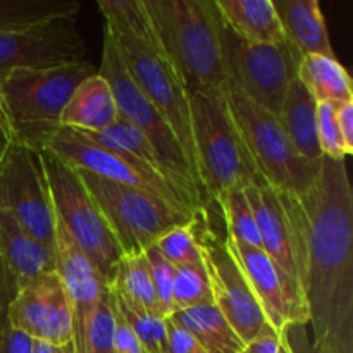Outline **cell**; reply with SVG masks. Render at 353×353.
Masks as SVG:
<instances>
[{
  "label": "cell",
  "instance_id": "12",
  "mask_svg": "<svg viewBox=\"0 0 353 353\" xmlns=\"http://www.w3.org/2000/svg\"><path fill=\"white\" fill-rule=\"evenodd\" d=\"M48 150L74 169H83L109 181L140 190L171 212L192 219L188 207L164 174L126 152L100 147L68 128H62L61 133L52 140Z\"/></svg>",
  "mask_w": 353,
  "mask_h": 353
},
{
  "label": "cell",
  "instance_id": "31",
  "mask_svg": "<svg viewBox=\"0 0 353 353\" xmlns=\"http://www.w3.org/2000/svg\"><path fill=\"white\" fill-rule=\"evenodd\" d=\"M74 353H114V312L110 307L109 290L97 305L83 340Z\"/></svg>",
  "mask_w": 353,
  "mask_h": 353
},
{
  "label": "cell",
  "instance_id": "16",
  "mask_svg": "<svg viewBox=\"0 0 353 353\" xmlns=\"http://www.w3.org/2000/svg\"><path fill=\"white\" fill-rule=\"evenodd\" d=\"M226 238V245L240 264L265 319L278 333L309 324L305 296L299 281L286 274L264 250Z\"/></svg>",
  "mask_w": 353,
  "mask_h": 353
},
{
  "label": "cell",
  "instance_id": "4",
  "mask_svg": "<svg viewBox=\"0 0 353 353\" xmlns=\"http://www.w3.org/2000/svg\"><path fill=\"white\" fill-rule=\"evenodd\" d=\"M99 74L112 88L119 116L138 128L147 138L161 165L162 174L188 207L192 219L200 212H210L212 205L207 200L202 186L196 181L174 131L134 85L109 31H103L102 62H100Z\"/></svg>",
  "mask_w": 353,
  "mask_h": 353
},
{
  "label": "cell",
  "instance_id": "7",
  "mask_svg": "<svg viewBox=\"0 0 353 353\" xmlns=\"http://www.w3.org/2000/svg\"><path fill=\"white\" fill-rule=\"evenodd\" d=\"M228 109L257 172L283 192L302 196L316 181L321 162L300 157L290 145L278 117L226 81Z\"/></svg>",
  "mask_w": 353,
  "mask_h": 353
},
{
  "label": "cell",
  "instance_id": "30",
  "mask_svg": "<svg viewBox=\"0 0 353 353\" xmlns=\"http://www.w3.org/2000/svg\"><path fill=\"white\" fill-rule=\"evenodd\" d=\"M209 303L214 302L209 274H207L203 262L174 268V281H172V307H174V312L176 310L192 309V307L209 305Z\"/></svg>",
  "mask_w": 353,
  "mask_h": 353
},
{
  "label": "cell",
  "instance_id": "1",
  "mask_svg": "<svg viewBox=\"0 0 353 353\" xmlns=\"http://www.w3.org/2000/svg\"><path fill=\"white\" fill-rule=\"evenodd\" d=\"M305 210L302 292L314 352L353 353V190L347 159L323 157Z\"/></svg>",
  "mask_w": 353,
  "mask_h": 353
},
{
  "label": "cell",
  "instance_id": "22",
  "mask_svg": "<svg viewBox=\"0 0 353 353\" xmlns=\"http://www.w3.org/2000/svg\"><path fill=\"white\" fill-rule=\"evenodd\" d=\"M224 24L247 43L281 45L286 38L272 0H214Z\"/></svg>",
  "mask_w": 353,
  "mask_h": 353
},
{
  "label": "cell",
  "instance_id": "5",
  "mask_svg": "<svg viewBox=\"0 0 353 353\" xmlns=\"http://www.w3.org/2000/svg\"><path fill=\"white\" fill-rule=\"evenodd\" d=\"M93 74L90 61L41 71H14L0 81V105L14 141L37 152L61 133V116L74 90Z\"/></svg>",
  "mask_w": 353,
  "mask_h": 353
},
{
  "label": "cell",
  "instance_id": "10",
  "mask_svg": "<svg viewBox=\"0 0 353 353\" xmlns=\"http://www.w3.org/2000/svg\"><path fill=\"white\" fill-rule=\"evenodd\" d=\"M219 37L226 81L278 117L290 86L299 78L302 55L288 41L276 47L247 43L224 21L221 23Z\"/></svg>",
  "mask_w": 353,
  "mask_h": 353
},
{
  "label": "cell",
  "instance_id": "35",
  "mask_svg": "<svg viewBox=\"0 0 353 353\" xmlns=\"http://www.w3.org/2000/svg\"><path fill=\"white\" fill-rule=\"evenodd\" d=\"M19 293V281L0 255V331L9 327V310Z\"/></svg>",
  "mask_w": 353,
  "mask_h": 353
},
{
  "label": "cell",
  "instance_id": "23",
  "mask_svg": "<svg viewBox=\"0 0 353 353\" xmlns=\"http://www.w3.org/2000/svg\"><path fill=\"white\" fill-rule=\"evenodd\" d=\"M278 121L293 150L310 162L323 161L317 137V102L296 78L285 97Z\"/></svg>",
  "mask_w": 353,
  "mask_h": 353
},
{
  "label": "cell",
  "instance_id": "28",
  "mask_svg": "<svg viewBox=\"0 0 353 353\" xmlns=\"http://www.w3.org/2000/svg\"><path fill=\"white\" fill-rule=\"evenodd\" d=\"M109 296L117 312L124 317L147 353H164L165 347V317L150 312L145 307L124 299L114 288H109Z\"/></svg>",
  "mask_w": 353,
  "mask_h": 353
},
{
  "label": "cell",
  "instance_id": "41",
  "mask_svg": "<svg viewBox=\"0 0 353 353\" xmlns=\"http://www.w3.org/2000/svg\"><path fill=\"white\" fill-rule=\"evenodd\" d=\"M14 143H16V141H14L12 131H10L6 114H3L2 105H0V164H2L7 152H9V148L12 147Z\"/></svg>",
  "mask_w": 353,
  "mask_h": 353
},
{
  "label": "cell",
  "instance_id": "18",
  "mask_svg": "<svg viewBox=\"0 0 353 353\" xmlns=\"http://www.w3.org/2000/svg\"><path fill=\"white\" fill-rule=\"evenodd\" d=\"M54 257L55 272L61 278L71 303L72 345L76 348L81 343L86 326L109 286L103 283L99 271L79 250L57 217H55Z\"/></svg>",
  "mask_w": 353,
  "mask_h": 353
},
{
  "label": "cell",
  "instance_id": "42",
  "mask_svg": "<svg viewBox=\"0 0 353 353\" xmlns=\"http://www.w3.org/2000/svg\"><path fill=\"white\" fill-rule=\"evenodd\" d=\"M33 353H57V348L52 347V345H48V343H43V341L34 340Z\"/></svg>",
  "mask_w": 353,
  "mask_h": 353
},
{
  "label": "cell",
  "instance_id": "27",
  "mask_svg": "<svg viewBox=\"0 0 353 353\" xmlns=\"http://www.w3.org/2000/svg\"><path fill=\"white\" fill-rule=\"evenodd\" d=\"M109 288H114L124 299L145 307L150 312L164 316V312L161 309V303L157 300V295H155L150 268H148L145 254L131 255V257L123 255V259H121L119 265L116 269L112 285Z\"/></svg>",
  "mask_w": 353,
  "mask_h": 353
},
{
  "label": "cell",
  "instance_id": "32",
  "mask_svg": "<svg viewBox=\"0 0 353 353\" xmlns=\"http://www.w3.org/2000/svg\"><path fill=\"white\" fill-rule=\"evenodd\" d=\"M155 247L159 248L162 257L171 262L174 268L202 262V254H200L199 243H196L195 234H193L192 223L172 228L155 243Z\"/></svg>",
  "mask_w": 353,
  "mask_h": 353
},
{
  "label": "cell",
  "instance_id": "24",
  "mask_svg": "<svg viewBox=\"0 0 353 353\" xmlns=\"http://www.w3.org/2000/svg\"><path fill=\"white\" fill-rule=\"evenodd\" d=\"M169 319L188 331L207 353H238L245 347L214 303L176 310Z\"/></svg>",
  "mask_w": 353,
  "mask_h": 353
},
{
  "label": "cell",
  "instance_id": "44",
  "mask_svg": "<svg viewBox=\"0 0 353 353\" xmlns=\"http://www.w3.org/2000/svg\"><path fill=\"white\" fill-rule=\"evenodd\" d=\"M314 353H317V352H314Z\"/></svg>",
  "mask_w": 353,
  "mask_h": 353
},
{
  "label": "cell",
  "instance_id": "39",
  "mask_svg": "<svg viewBox=\"0 0 353 353\" xmlns=\"http://www.w3.org/2000/svg\"><path fill=\"white\" fill-rule=\"evenodd\" d=\"M34 340L17 327L0 331V353H33Z\"/></svg>",
  "mask_w": 353,
  "mask_h": 353
},
{
  "label": "cell",
  "instance_id": "17",
  "mask_svg": "<svg viewBox=\"0 0 353 353\" xmlns=\"http://www.w3.org/2000/svg\"><path fill=\"white\" fill-rule=\"evenodd\" d=\"M9 324L55 348L72 341L71 303L57 272L37 276L19 286Z\"/></svg>",
  "mask_w": 353,
  "mask_h": 353
},
{
  "label": "cell",
  "instance_id": "21",
  "mask_svg": "<svg viewBox=\"0 0 353 353\" xmlns=\"http://www.w3.org/2000/svg\"><path fill=\"white\" fill-rule=\"evenodd\" d=\"M0 255L19 286L37 276L55 272L54 252L34 240L9 212L0 209Z\"/></svg>",
  "mask_w": 353,
  "mask_h": 353
},
{
  "label": "cell",
  "instance_id": "34",
  "mask_svg": "<svg viewBox=\"0 0 353 353\" xmlns=\"http://www.w3.org/2000/svg\"><path fill=\"white\" fill-rule=\"evenodd\" d=\"M317 137L324 157L347 159L348 154L341 141L334 119V107L330 103H317Z\"/></svg>",
  "mask_w": 353,
  "mask_h": 353
},
{
  "label": "cell",
  "instance_id": "37",
  "mask_svg": "<svg viewBox=\"0 0 353 353\" xmlns=\"http://www.w3.org/2000/svg\"><path fill=\"white\" fill-rule=\"evenodd\" d=\"M110 307H112L114 312V353H147L134 331L124 321V317L117 312L112 302H110Z\"/></svg>",
  "mask_w": 353,
  "mask_h": 353
},
{
  "label": "cell",
  "instance_id": "11",
  "mask_svg": "<svg viewBox=\"0 0 353 353\" xmlns=\"http://www.w3.org/2000/svg\"><path fill=\"white\" fill-rule=\"evenodd\" d=\"M76 171L126 257L145 254L172 228L192 223V219L171 212L140 190L109 181L83 169Z\"/></svg>",
  "mask_w": 353,
  "mask_h": 353
},
{
  "label": "cell",
  "instance_id": "26",
  "mask_svg": "<svg viewBox=\"0 0 353 353\" xmlns=\"http://www.w3.org/2000/svg\"><path fill=\"white\" fill-rule=\"evenodd\" d=\"M76 0H0V33L19 31L57 17H78Z\"/></svg>",
  "mask_w": 353,
  "mask_h": 353
},
{
  "label": "cell",
  "instance_id": "36",
  "mask_svg": "<svg viewBox=\"0 0 353 353\" xmlns=\"http://www.w3.org/2000/svg\"><path fill=\"white\" fill-rule=\"evenodd\" d=\"M164 353H207L186 330L165 317Z\"/></svg>",
  "mask_w": 353,
  "mask_h": 353
},
{
  "label": "cell",
  "instance_id": "19",
  "mask_svg": "<svg viewBox=\"0 0 353 353\" xmlns=\"http://www.w3.org/2000/svg\"><path fill=\"white\" fill-rule=\"evenodd\" d=\"M286 41L302 57H334L326 19L317 0H272Z\"/></svg>",
  "mask_w": 353,
  "mask_h": 353
},
{
  "label": "cell",
  "instance_id": "29",
  "mask_svg": "<svg viewBox=\"0 0 353 353\" xmlns=\"http://www.w3.org/2000/svg\"><path fill=\"white\" fill-rule=\"evenodd\" d=\"M217 209L226 226V234L231 240L262 250L257 223H255L254 212L243 190H234L230 195L224 196L217 203Z\"/></svg>",
  "mask_w": 353,
  "mask_h": 353
},
{
  "label": "cell",
  "instance_id": "2",
  "mask_svg": "<svg viewBox=\"0 0 353 353\" xmlns=\"http://www.w3.org/2000/svg\"><path fill=\"white\" fill-rule=\"evenodd\" d=\"M99 9L105 21V31L112 34L126 71L130 72L138 90L174 131L188 159L190 168L202 186L193 147L188 92L159 45L143 2L99 0Z\"/></svg>",
  "mask_w": 353,
  "mask_h": 353
},
{
  "label": "cell",
  "instance_id": "38",
  "mask_svg": "<svg viewBox=\"0 0 353 353\" xmlns=\"http://www.w3.org/2000/svg\"><path fill=\"white\" fill-rule=\"evenodd\" d=\"M238 353H295V352H293L292 345H290L288 334L272 331V333L264 334V336L247 343Z\"/></svg>",
  "mask_w": 353,
  "mask_h": 353
},
{
  "label": "cell",
  "instance_id": "3",
  "mask_svg": "<svg viewBox=\"0 0 353 353\" xmlns=\"http://www.w3.org/2000/svg\"><path fill=\"white\" fill-rule=\"evenodd\" d=\"M155 38L186 92H226L223 23L214 0H141Z\"/></svg>",
  "mask_w": 353,
  "mask_h": 353
},
{
  "label": "cell",
  "instance_id": "14",
  "mask_svg": "<svg viewBox=\"0 0 353 353\" xmlns=\"http://www.w3.org/2000/svg\"><path fill=\"white\" fill-rule=\"evenodd\" d=\"M243 192L257 223L262 250L302 286L305 210L300 196L276 188L261 174Z\"/></svg>",
  "mask_w": 353,
  "mask_h": 353
},
{
  "label": "cell",
  "instance_id": "15",
  "mask_svg": "<svg viewBox=\"0 0 353 353\" xmlns=\"http://www.w3.org/2000/svg\"><path fill=\"white\" fill-rule=\"evenodd\" d=\"M85 61L86 43L76 17L0 33V81L14 71H41Z\"/></svg>",
  "mask_w": 353,
  "mask_h": 353
},
{
  "label": "cell",
  "instance_id": "9",
  "mask_svg": "<svg viewBox=\"0 0 353 353\" xmlns=\"http://www.w3.org/2000/svg\"><path fill=\"white\" fill-rule=\"evenodd\" d=\"M212 219V210L200 212L192 219V230L209 274L214 305L247 345L274 330L265 319L240 264L228 248L226 233L221 236L219 231L214 230Z\"/></svg>",
  "mask_w": 353,
  "mask_h": 353
},
{
  "label": "cell",
  "instance_id": "20",
  "mask_svg": "<svg viewBox=\"0 0 353 353\" xmlns=\"http://www.w3.org/2000/svg\"><path fill=\"white\" fill-rule=\"evenodd\" d=\"M119 119L116 99L109 83L93 72L69 99L61 116L62 128L85 133H99Z\"/></svg>",
  "mask_w": 353,
  "mask_h": 353
},
{
  "label": "cell",
  "instance_id": "43",
  "mask_svg": "<svg viewBox=\"0 0 353 353\" xmlns=\"http://www.w3.org/2000/svg\"><path fill=\"white\" fill-rule=\"evenodd\" d=\"M57 353H74V345H72V341H69V343L59 347Z\"/></svg>",
  "mask_w": 353,
  "mask_h": 353
},
{
  "label": "cell",
  "instance_id": "6",
  "mask_svg": "<svg viewBox=\"0 0 353 353\" xmlns=\"http://www.w3.org/2000/svg\"><path fill=\"white\" fill-rule=\"evenodd\" d=\"M196 168L210 205L257 178V168L228 109L226 92L190 93Z\"/></svg>",
  "mask_w": 353,
  "mask_h": 353
},
{
  "label": "cell",
  "instance_id": "40",
  "mask_svg": "<svg viewBox=\"0 0 353 353\" xmlns=\"http://www.w3.org/2000/svg\"><path fill=\"white\" fill-rule=\"evenodd\" d=\"M334 119H336V126L345 150L350 155L353 152V103H343V105L334 107Z\"/></svg>",
  "mask_w": 353,
  "mask_h": 353
},
{
  "label": "cell",
  "instance_id": "8",
  "mask_svg": "<svg viewBox=\"0 0 353 353\" xmlns=\"http://www.w3.org/2000/svg\"><path fill=\"white\" fill-rule=\"evenodd\" d=\"M55 217L72 238L79 250L90 259L107 286L112 285L116 269L123 259L119 245L83 185L78 171L52 150L41 152Z\"/></svg>",
  "mask_w": 353,
  "mask_h": 353
},
{
  "label": "cell",
  "instance_id": "25",
  "mask_svg": "<svg viewBox=\"0 0 353 353\" xmlns=\"http://www.w3.org/2000/svg\"><path fill=\"white\" fill-rule=\"evenodd\" d=\"M299 79L317 103H353L352 78L336 57L307 55L299 65Z\"/></svg>",
  "mask_w": 353,
  "mask_h": 353
},
{
  "label": "cell",
  "instance_id": "13",
  "mask_svg": "<svg viewBox=\"0 0 353 353\" xmlns=\"http://www.w3.org/2000/svg\"><path fill=\"white\" fill-rule=\"evenodd\" d=\"M0 209L45 248L55 247V210L41 152L14 143L0 164Z\"/></svg>",
  "mask_w": 353,
  "mask_h": 353
},
{
  "label": "cell",
  "instance_id": "33",
  "mask_svg": "<svg viewBox=\"0 0 353 353\" xmlns=\"http://www.w3.org/2000/svg\"><path fill=\"white\" fill-rule=\"evenodd\" d=\"M145 259H147L148 268H150L152 283H154L155 295H157L159 303H161L162 312H164L165 317H169L174 312V307H172L174 265L162 257V254L159 252V248L155 247V245L145 252Z\"/></svg>",
  "mask_w": 353,
  "mask_h": 353
}]
</instances>
